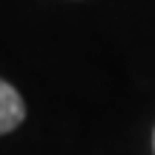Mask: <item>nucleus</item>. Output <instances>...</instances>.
Here are the masks:
<instances>
[{"label":"nucleus","mask_w":155,"mask_h":155,"mask_svg":"<svg viewBox=\"0 0 155 155\" xmlns=\"http://www.w3.org/2000/svg\"><path fill=\"white\" fill-rule=\"evenodd\" d=\"M23 118H26V104H23L20 92L0 78V135H9L12 129H17Z\"/></svg>","instance_id":"nucleus-1"},{"label":"nucleus","mask_w":155,"mask_h":155,"mask_svg":"<svg viewBox=\"0 0 155 155\" xmlns=\"http://www.w3.org/2000/svg\"><path fill=\"white\" fill-rule=\"evenodd\" d=\"M152 150H155V129H152Z\"/></svg>","instance_id":"nucleus-2"}]
</instances>
